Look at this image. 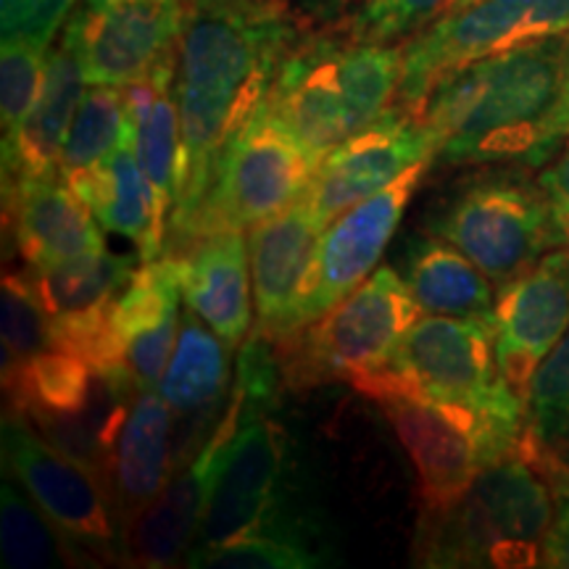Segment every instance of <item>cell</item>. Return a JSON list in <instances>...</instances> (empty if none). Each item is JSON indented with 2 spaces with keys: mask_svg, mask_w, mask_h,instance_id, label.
<instances>
[{
  "mask_svg": "<svg viewBox=\"0 0 569 569\" xmlns=\"http://www.w3.org/2000/svg\"><path fill=\"white\" fill-rule=\"evenodd\" d=\"M288 13H184L174 98L182 156L169 227L201 206L224 146L261 109L298 38Z\"/></svg>",
  "mask_w": 569,
  "mask_h": 569,
  "instance_id": "obj_1",
  "label": "cell"
},
{
  "mask_svg": "<svg viewBox=\"0 0 569 569\" xmlns=\"http://www.w3.org/2000/svg\"><path fill=\"white\" fill-rule=\"evenodd\" d=\"M569 32L451 69L427 92L419 117L446 167H528L559 101Z\"/></svg>",
  "mask_w": 569,
  "mask_h": 569,
  "instance_id": "obj_2",
  "label": "cell"
},
{
  "mask_svg": "<svg viewBox=\"0 0 569 569\" xmlns=\"http://www.w3.org/2000/svg\"><path fill=\"white\" fill-rule=\"evenodd\" d=\"M401 74L403 46H372L330 27L298 34L267 106L319 163L396 103Z\"/></svg>",
  "mask_w": 569,
  "mask_h": 569,
  "instance_id": "obj_3",
  "label": "cell"
},
{
  "mask_svg": "<svg viewBox=\"0 0 569 569\" xmlns=\"http://www.w3.org/2000/svg\"><path fill=\"white\" fill-rule=\"evenodd\" d=\"M559 490L525 451L482 469L457 501L425 511L415 557L422 567H540Z\"/></svg>",
  "mask_w": 569,
  "mask_h": 569,
  "instance_id": "obj_4",
  "label": "cell"
},
{
  "mask_svg": "<svg viewBox=\"0 0 569 569\" xmlns=\"http://www.w3.org/2000/svg\"><path fill=\"white\" fill-rule=\"evenodd\" d=\"M427 230L457 246L496 288L559 248L549 198L522 163H486L432 213Z\"/></svg>",
  "mask_w": 569,
  "mask_h": 569,
  "instance_id": "obj_5",
  "label": "cell"
},
{
  "mask_svg": "<svg viewBox=\"0 0 569 569\" xmlns=\"http://www.w3.org/2000/svg\"><path fill=\"white\" fill-rule=\"evenodd\" d=\"M351 386L380 403L417 469L425 511L446 509L472 486L482 469L522 451L525 419L482 415L432 401L377 377Z\"/></svg>",
  "mask_w": 569,
  "mask_h": 569,
  "instance_id": "obj_6",
  "label": "cell"
},
{
  "mask_svg": "<svg viewBox=\"0 0 569 569\" xmlns=\"http://www.w3.org/2000/svg\"><path fill=\"white\" fill-rule=\"evenodd\" d=\"M419 317L422 311L407 280L390 267L375 269L315 322L272 340L282 386L301 390L375 372Z\"/></svg>",
  "mask_w": 569,
  "mask_h": 569,
  "instance_id": "obj_7",
  "label": "cell"
},
{
  "mask_svg": "<svg viewBox=\"0 0 569 569\" xmlns=\"http://www.w3.org/2000/svg\"><path fill=\"white\" fill-rule=\"evenodd\" d=\"M315 169L317 161L264 101L224 146L201 206L184 222L169 227V246L224 227L246 230L267 222L301 201Z\"/></svg>",
  "mask_w": 569,
  "mask_h": 569,
  "instance_id": "obj_8",
  "label": "cell"
},
{
  "mask_svg": "<svg viewBox=\"0 0 569 569\" xmlns=\"http://www.w3.org/2000/svg\"><path fill=\"white\" fill-rule=\"evenodd\" d=\"M365 377L432 401L528 422V407L498 367L493 319L422 315L386 365Z\"/></svg>",
  "mask_w": 569,
  "mask_h": 569,
  "instance_id": "obj_9",
  "label": "cell"
},
{
  "mask_svg": "<svg viewBox=\"0 0 569 569\" xmlns=\"http://www.w3.org/2000/svg\"><path fill=\"white\" fill-rule=\"evenodd\" d=\"M264 411L246 409L232 390L222 422L203 443L209 480L193 551L259 532L272 509L284 465V430Z\"/></svg>",
  "mask_w": 569,
  "mask_h": 569,
  "instance_id": "obj_10",
  "label": "cell"
},
{
  "mask_svg": "<svg viewBox=\"0 0 569 569\" xmlns=\"http://www.w3.org/2000/svg\"><path fill=\"white\" fill-rule=\"evenodd\" d=\"M569 32V0H482L448 11L403 46L396 103L417 111L451 69L509 48Z\"/></svg>",
  "mask_w": 569,
  "mask_h": 569,
  "instance_id": "obj_11",
  "label": "cell"
},
{
  "mask_svg": "<svg viewBox=\"0 0 569 569\" xmlns=\"http://www.w3.org/2000/svg\"><path fill=\"white\" fill-rule=\"evenodd\" d=\"M3 461L42 515L51 519L71 557H124L122 532L113 522L117 503L103 478L77 465L30 422L13 415L3 419Z\"/></svg>",
  "mask_w": 569,
  "mask_h": 569,
  "instance_id": "obj_12",
  "label": "cell"
},
{
  "mask_svg": "<svg viewBox=\"0 0 569 569\" xmlns=\"http://www.w3.org/2000/svg\"><path fill=\"white\" fill-rule=\"evenodd\" d=\"M425 159L436 161V140L417 111L393 103L372 124L340 142L317 163L303 201L325 227Z\"/></svg>",
  "mask_w": 569,
  "mask_h": 569,
  "instance_id": "obj_13",
  "label": "cell"
},
{
  "mask_svg": "<svg viewBox=\"0 0 569 569\" xmlns=\"http://www.w3.org/2000/svg\"><path fill=\"white\" fill-rule=\"evenodd\" d=\"M432 163H436L432 159L415 163L409 172H403L380 193L351 206L325 227L315 274H311L309 293L298 311L296 330L330 311L375 272L390 238L401 224L403 211Z\"/></svg>",
  "mask_w": 569,
  "mask_h": 569,
  "instance_id": "obj_14",
  "label": "cell"
},
{
  "mask_svg": "<svg viewBox=\"0 0 569 569\" xmlns=\"http://www.w3.org/2000/svg\"><path fill=\"white\" fill-rule=\"evenodd\" d=\"M180 296L172 256L142 261L111 306L101 353L92 367L138 390L159 388L180 336Z\"/></svg>",
  "mask_w": 569,
  "mask_h": 569,
  "instance_id": "obj_15",
  "label": "cell"
},
{
  "mask_svg": "<svg viewBox=\"0 0 569 569\" xmlns=\"http://www.w3.org/2000/svg\"><path fill=\"white\" fill-rule=\"evenodd\" d=\"M496 359L528 407L532 377L569 330V248H551L536 267L498 288Z\"/></svg>",
  "mask_w": 569,
  "mask_h": 569,
  "instance_id": "obj_16",
  "label": "cell"
},
{
  "mask_svg": "<svg viewBox=\"0 0 569 569\" xmlns=\"http://www.w3.org/2000/svg\"><path fill=\"white\" fill-rule=\"evenodd\" d=\"M71 21L88 84L127 88L177 56L184 9L180 0H111L84 3Z\"/></svg>",
  "mask_w": 569,
  "mask_h": 569,
  "instance_id": "obj_17",
  "label": "cell"
},
{
  "mask_svg": "<svg viewBox=\"0 0 569 569\" xmlns=\"http://www.w3.org/2000/svg\"><path fill=\"white\" fill-rule=\"evenodd\" d=\"M322 232L325 224L303 198L267 222L248 227L253 309L259 322L256 330L269 340L296 330L298 311L315 274Z\"/></svg>",
  "mask_w": 569,
  "mask_h": 569,
  "instance_id": "obj_18",
  "label": "cell"
},
{
  "mask_svg": "<svg viewBox=\"0 0 569 569\" xmlns=\"http://www.w3.org/2000/svg\"><path fill=\"white\" fill-rule=\"evenodd\" d=\"M134 269L109 248L30 269L38 298L51 319L53 346L96 361L101 353L111 306L130 284Z\"/></svg>",
  "mask_w": 569,
  "mask_h": 569,
  "instance_id": "obj_19",
  "label": "cell"
},
{
  "mask_svg": "<svg viewBox=\"0 0 569 569\" xmlns=\"http://www.w3.org/2000/svg\"><path fill=\"white\" fill-rule=\"evenodd\" d=\"M180 277L182 301L230 348L251 332V259L243 230L203 232L180 246L163 248Z\"/></svg>",
  "mask_w": 569,
  "mask_h": 569,
  "instance_id": "obj_20",
  "label": "cell"
},
{
  "mask_svg": "<svg viewBox=\"0 0 569 569\" xmlns=\"http://www.w3.org/2000/svg\"><path fill=\"white\" fill-rule=\"evenodd\" d=\"M84 90H88V77H84L80 38L74 21L69 19L56 48L48 53L46 80L30 117L17 134L3 140V193L19 184L59 174L63 142Z\"/></svg>",
  "mask_w": 569,
  "mask_h": 569,
  "instance_id": "obj_21",
  "label": "cell"
},
{
  "mask_svg": "<svg viewBox=\"0 0 569 569\" xmlns=\"http://www.w3.org/2000/svg\"><path fill=\"white\" fill-rule=\"evenodd\" d=\"M3 201L13 240L30 269L106 248L96 213L59 174L19 184L3 193Z\"/></svg>",
  "mask_w": 569,
  "mask_h": 569,
  "instance_id": "obj_22",
  "label": "cell"
},
{
  "mask_svg": "<svg viewBox=\"0 0 569 569\" xmlns=\"http://www.w3.org/2000/svg\"><path fill=\"white\" fill-rule=\"evenodd\" d=\"M172 417L159 388L134 396L111 457V493L122 525L172 480Z\"/></svg>",
  "mask_w": 569,
  "mask_h": 569,
  "instance_id": "obj_23",
  "label": "cell"
},
{
  "mask_svg": "<svg viewBox=\"0 0 569 569\" xmlns=\"http://www.w3.org/2000/svg\"><path fill=\"white\" fill-rule=\"evenodd\" d=\"M82 201L90 206L106 232H117L138 246L142 261H153L163 253V230L169 213L156 196L151 180L142 172L130 138L96 172L69 182Z\"/></svg>",
  "mask_w": 569,
  "mask_h": 569,
  "instance_id": "obj_24",
  "label": "cell"
},
{
  "mask_svg": "<svg viewBox=\"0 0 569 569\" xmlns=\"http://www.w3.org/2000/svg\"><path fill=\"white\" fill-rule=\"evenodd\" d=\"M209 461L201 451L188 469L172 475L167 488L124 525V559L138 567H174L193 551L201 528Z\"/></svg>",
  "mask_w": 569,
  "mask_h": 569,
  "instance_id": "obj_25",
  "label": "cell"
},
{
  "mask_svg": "<svg viewBox=\"0 0 569 569\" xmlns=\"http://www.w3.org/2000/svg\"><path fill=\"white\" fill-rule=\"evenodd\" d=\"M174 77L177 56L163 61L153 74L124 88L130 146L167 213H172L177 203V174H180L182 156Z\"/></svg>",
  "mask_w": 569,
  "mask_h": 569,
  "instance_id": "obj_26",
  "label": "cell"
},
{
  "mask_svg": "<svg viewBox=\"0 0 569 569\" xmlns=\"http://www.w3.org/2000/svg\"><path fill=\"white\" fill-rule=\"evenodd\" d=\"M403 280L422 315L493 319L498 288L475 261L438 234L409 248Z\"/></svg>",
  "mask_w": 569,
  "mask_h": 569,
  "instance_id": "obj_27",
  "label": "cell"
},
{
  "mask_svg": "<svg viewBox=\"0 0 569 569\" xmlns=\"http://www.w3.org/2000/svg\"><path fill=\"white\" fill-rule=\"evenodd\" d=\"M230 353L232 348L184 306L180 336L159 382V393L177 417H201L219 407L230 386Z\"/></svg>",
  "mask_w": 569,
  "mask_h": 569,
  "instance_id": "obj_28",
  "label": "cell"
},
{
  "mask_svg": "<svg viewBox=\"0 0 569 569\" xmlns=\"http://www.w3.org/2000/svg\"><path fill=\"white\" fill-rule=\"evenodd\" d=\"M522 451L553 480H569V330L532 377Z\"/></svg>",
  "mask_w": 569,
  "mask_h": 569,
  "instance_id": "obj_29",
  "label": "cell"
},
{
  "mask_svg": "<svg viewBox=\"0 0 569 569\" xmlns=\"http://www.w3.org/2000/svg\"><path fill=\"white\" fill-rule=\"evenodd\" d=\"M127 138H130V119H127L124 88L88 84L63 142L59 177L74 182L96 172L111 159L113 151H119V146H124Z\"/></svg>",
  "mask_w": 569,
  "mask_h": 569,
  "instance_id": "obj_30",
  "label": "cell"
},
{
  "mask_svg": "<svg viewBox=\"0 0 569 569\" xmlns=\"http://www.w3.org/2000/svg\"><path fill=\"white\" fill-rule=\"evenodd\" d=\"M0 546L3 565L11 569H40L59 565L61 553L71 557L67 543L38 503L27 501L9 480L0 490Z\"/></svg>",
  "mask_w": 569,
  "mask_h": 569,
  "instance_id": "obj_31",
  "label": "cell"
},
{
  "mask_svg": "<svg viewBox=\"0 0 569 569\" xmlns=\"http://www.w3.org/2000/svg\"><path fill=\"white\" fill-rule=\"evenodd\" d=\"M0 338H3V377L13 375L19 367L53 346L51 319L42 309L30 272L3 274Z\"/></svg>",
  "mask_w": 569,
  "mask_h": 569,
  "instance_id": "obj_32",
  "label": "cell"
},
{
  "mask_svg": "<svg viewBox=\"0 0 569 569\" xmlns=\"http://www.w3.org/2000/svg\"><path fill=\"white\" fill-rule=\"evenodd\" d=\"M451 3L453 0H359L332 27L372 46H407L451 11Z\"/></svg>",
  "mask_w": 569,
  "mask_h": 569,
  "instance_id": "obj_33",
  "label": "cell"
},
{
  "mask_svg": "<svg viewBox=\"0 0 569 569\" xmlns=\"http://www.w3.org/2000/svg\"><path fill=\"white\" fill-rule=\"evenodd\" d=\"M317 559L303 546L284 538H269L251 532V536L213 546V549L190 551L184 567L203 569H306L315 567Z\"/></svg>",
  "mask_w": 569,
  "mask_h": 569,
  "instance_id": "obj_34",
  "label": "cell"
},
{
  "mask_svg": "<svg viewBox=\"0 0 569 569\" xmlns=\"http://www.w3.org/2000/svg\"><path fill=\"white\" fill-rule=\"evenodd\" d=\"M48 51L6 42L0 53V124L3 140L19 132L46 80Z\"/></svg>",
  "mask_w": 569,
  "mask_h": 569,
  "instance_id": "obj_35",
  "label": "cell"
},
{
  "mask_svg": "<svg viewBox=\"0 0 569 569\" xmlns=\"http://www.w3.org/2000/svg\"><path fill=\"white\" fill-rule=\"evenodd\" d=\"M77 0H0L3 46H30L48 51L74 17Z\"/></svg>",
  "mask_w": 569,
  "mask_h": 569,
  "instance_id": "obj_36",
  "label": "cell"
},
{
  "mask_svg": "<svg viewBox=\"0 0 569 569\" xmlns=\"http://www.w3.org/2000/svg\"><path fill=\"white\" fill-rule=\"evenodd\" d=\"M538 182L549 198L553 224H557L559 246L569 248V138L559 151L538 169Z\"/></svg>",
  "mask_w": 569,
  "mask_h": 569,
  "instance_id": "obj_37",
  "label": "cell"
},
{
  "mask_svg": "<svg viewBox=\"0 0 569 569\" xmlns=\"http://www.w3.org/2000/svg\"><path fill=\"white\" fill-rule=\"evenodd\" d=\"M569 138V53H567V67H565V82H561L559 101L553 106L551 117L546 119L543 132H540V140L532 151L528 167L540 169L546 161L551 159L553 153L559 151V146Z\"/></svg>",
  "mask_w": 569,
  "mask_h": 569,
  "instance_id": "obj_38",
  "label": "cell"
},
{
  "mask_svg": "<svg viewBox=\"0 0 569 569\" xmlns=\"http://www.w3.org/2000/svg\"><path fill=\"white\" fill-rule=\"evenodd\" d=\"M540 567L569 569V480L559 488L557 517H553L549 538H546L543 543Z\"/></svg>",
  "mask_w": 569,
  "mask_h": 569,
  "instance_id": "obj_39",
  "label": "cell"
},
{
  "mask_svg": "<svg viewBox=\"0 0 569 569\" xmlns=\"http://www.w3.org/2000/svg\"><path fill=\"white\" fill-rule=\"evenodd\" d=\"M184 13H288L290 0H180Z\"/></svg>",
  "mask_w": 569,
  "mask_h": 569,
  "instance_id": "obj_40",
  "label": "cell"
},
{
  "mask_svg": "<svg viewBox=\"0 0 569 569\" xmlns=\"http://www.w3.org/2000/svg\"><path fill=\"white\" fill-rule=\"evenodd\" d=\"M306 19L315 21V24L332 27L353 9L359 0H290Z\"/></svg>",
  "mask_w": 569,
  "mask_h": 569,
  "instance_id": "obj_41",
  "label": "cell"
},
{
  "mask_svg": "<svg viewBox=\"0 0 569 569\" xmlns=\"http://www.w3.org/2000/svg\"><path fill=\"white\" fill-rule=\"evenodd\" d=\"M475 3H482V0H453V3H451V11L467 9V6H475Z\"/></svg>",
  "mask_w": 569,
  "mask_h": 569,
  "instance_id": "obj_42",
  "label": "cell"
},
{
  "mask_svg": "<svg viewBox=\"0 0 569 569\" xmlns=\"http://www.w3.org/2000/svg\"><path fill=\"white\" fill-rule=\"evenodd\" d=\"M88 6H103V3H111V0H84Z\"/></svg>",
  "mask_w": 569,
  "mask_h": 569,
  "instance_id": "obj_43",
  "label": "cell"
}]
</instances>
